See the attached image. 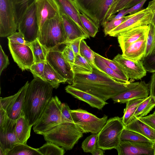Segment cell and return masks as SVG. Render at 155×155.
<instances>
[{
    "mask_svg": "<svg viewBox=\"0 0 155 155\" xmlns=\"http://www.w3.org/2000/svg\"><path fill=\"white\" fill-rule=\"evenodd\" d=\"M103 150L100 148L97 147L91 152V153L93 155H103L104 152Z\"/></svg>",
    "mask_w": 155,
    "mask_h": 155,
    "instance_id": "obj_57",
    "label": "cell"
},
{
    "mask_svg": "<svg viewBox=\"0 0 155 155\" xmlns=\"http://www.w3.org/2000/svg\"><path fill=\"white\" fill-rule=\"evenodd\" d=\"M154 144L152 142H135L123 140H120L115 149L119 155H153Z\"/></svg>",
    "mask_w": 155,
    "mask_h": 155,
    "instance_id": "obj_16",
    "label": "cell"
},
{
    "mask_svg": "<svg viewBox=\"0 0 155 155\" xmlns=\"http://www.w3.org/2000/svg\"><path fill=\"white\" fill-rule=\"evenodd\" d=\"M120 140H127L135 142L152 143L149 139L140 134L128 130L125 127L122 132Z\"/></svg>",
    "mask_w": 155,
    "mask_h": 155,
    "instance_id": "obj_36",
    "label": "cell"
},
{
    "mask_svg": "<svg viewBox=\"0 0 155 155\" xmlns=\"http://www.w3.org/2000/svg\"><path fill=\"white\" fill-rule=\"evenodd\" d=\"M97 134H92L83 141L81 147L86 153H90L97 147Z\"/></svg>",
    "mask_w": 155,
    "mask_h": 155,
    "instance_id": "obj_40",
    "label": "cell"
},
{
    "mask_svg": "<svg viewBox=\"0 0 155 155\" xmlns=\"http://www.w3.org/2000/svg\"><path fill=\"white\" fill-rule=\"evenodd\" d=\"M18 29L11 0H0V37H8Z\"/></svg>",
    "mask_w": 155,
    "mask_h": 155,
    "instance_id": "obj_10",
    "label": "cell"
},
{
    "mask_svg": "<svg viewBox=\"0 0 155 155\" xmlns=\"http://www.w3.org/2000/svg\"><path fill=\"white\" fill-rule=\"evenodd\" d=\"M66 91L71 94L74 97L84 101L91 107L101 109L106 104V101L100 99L89 93L75 88L71 85H68L65 88Z\"/></svg>",
    "mask_w": 155,
    "mask_h": 155,
    "instance_id": "obj_21",
    "label": "cell"
},
{
    "mask_svg": "<svg viewBox=\"0 0 155 155\" xmlns=\"http://www.w3.org/2000/svg\"><path fill=\"white\" fill-rule=\"evenodd\" d=\"M62 104L57 96L52 97L40 118L33 125L35 133L43 135L62 122Z\"/></svg>",
    "mask_w": 155,
    "mask_h": 155,
    "instance_id": "obj_6",
    "label": "cell"
},
{
    "mask_svg": "<svg viewBox=\"0 0 155 155\" xmlns=\"http://www.w3.org/2000/svg\"><path fill=\"white\" fill-rule=\"evenodd\" d=\"M46 61L60 75L66 79L71 85L74 76L71 65L65 59L62 51L58 50L48 51Z\"/></svg>",
    "mask_w": 155,
    "mask_h": 155,
    "instance_id": "obj_11",
    "label": "cell"
},
{
    "mask_svg": "<svg viewBox=\"0 0 155 155\" xmlns=\"http://www.w3.org/2000/svg\"><path fill=\"white\" fill-rule=\"evenodd\" d=\"M153 155H155V143L154 144L153 147Z\"/></svg>",
    "mask_w": 155,
    "mask_h": 155,
    "instance_id": "obj_61",
    "label": "cell"
},
{
    "mask_svg": "<svg viewBox=\"0 0 155 155\" xmlns=\"http://www.w3.org/2000/svg\"><path fill=\"white\" fill-rule=\"evenodd\" d=\"M29 83L27 81L14 94V97L5 110L8 117L12 120H16L22 112L25 97Z\"/></svg>",
    "mask_w": 155,
    "mask_h": 155,
    "instance_id": "obj_19",
    "label": "cell"
},
{
    "mask_svg": "<svg viewBox=\"0 0 155 155\" xmlns=\"http://www.w3.org/2000/svg\"><path fill=\"white\" fill-rule=\"evenodd\" d=\"M9 49L13 58L22 71L29 69L35 63L32 51L28 45L8 42Z\"/></svg>",
    "mask_w": 155,
    "mask_h": 155,
    "instance_id": "obj_12",
    "label": "cell"
},
{
    "mask_svg": "<svg viewBox=\"0 0 155 155\" xmlns=\"http://www.w3.org/2000/svg\"><path fill=\"white\" fill-rule=\"evenodd\" d=\"M149 28L147 38L146 51L145 56L150 54L155 47V28L151 23L149 24Z\"/></svg>",
    "mask_w": 155,
    "mask_h": 155,
    "instance_id": "obj_41",
    "label": "cell"
},
{
    "mask_svg": "<svg viewBox=\"0 0 155 155\" xmlns=\"http://www.w3.org/2000/svg\"><path fill=\"white\" fill-rule=\"evenodd\" d=\"M41 155L37 149L31 147L27 144L18 143L9 150L6 155Z\"/></svg>",
    "mask_w": 155,
    "mask_h": 155,
    "instance_id": "obj_32",
    "label": "cell"
},
{
    "mask_svg": "<svg viewBox=\"0 0 155 155\" xmlns=\"http://www.w3.org/2000/svg\"><path fill=\"white\" fill-rule=\"evenodd\" d=\"M53 87L48 83L35 78L29 83L22 113L32 126L39 120L52 97Z\"/></svg>",
    "mask_w": 155,
    "mask_h": 155,
    "instance_id": "obj_2",
    "label": "cell"
},
{
    "mask_svg": "<svg viewBox=\"0 0 155 155\" xmlns=\"http://www.w3.org/2000/svg\"><path fill=\"white\" fill-rule=\"evenodd\" d=\"M144 67L149 72H155V47L151 52L142 60Z\"/></svg>",
    "mask_w": 155,
    "mask_h": 155,
    "instance_id": "obj_43",
    "label": "cell"
},
{
    "mask_svg": "<svg viewBox=\"0 0 155 155\" xmlns=\"http://www.w3.org/2000/svg\"><path fill=\"white\" fill-rule=\"evenodd\" d=\"M70 113L73 121L82 130L84 133L98 134L107 120L104 115L98 118L93 114L82 109L71 110Z\"/></svg>",
    "mask_w": 155,
    "mask_h": 155,
    "instance_id": "obj_7",
    "label": "cell"
},
{
    "mask_svg": "<svg viewBox=\"0 0 155 155\" xmlns=\"http://www.w3.org/2000/svg\"><path fill=\"white\" fill-rule=\"evenodd\" d=\"M147 97L133 99L126 103V107L124 110V115L122 117L125 126L127 125L134 117V114L137 107Z\"/></svg>",
    "mask_w": 155,
    "mask_h": 155,
    "instance_id": "obj_28",
    "label": "cell"
},
{
    "mask_svg": "<svg viewBox=\"0 0 155 155\" xmlns=\"http://www.w3.org/2000/svg\"><path fill=\"white\" fill-rule=\"evenodd\" d=\"M60 9L80 28L87 38H89L87 31L83 25L79 15L81 13L74 3L72 0H56Z\"/></svg>",
    "mask_w": 155,
    "mask_h": 155,
    "instance_id": "obj_23",
    "label": "cell"
},
{
    "mask_svg": "<svg viewBox=\"0 0 155 155\" xmlns=\"http://www.w3.org/2000/svg\"><path fill=\"white\" fill-rule=\"evenodd\" d=\"M9 64L7 56L5 54L1 45H0V75L2 71L6 68Z\"/></svg>",
    "mask_w": 155,
    "mask_h": 155,
    "instance_id": "obj_49",
    "label": "cell"
},
{
    "mask_svg": "<svg viewBox=\"0 0 155 155\" xmlns=\"http://www.w3.org/2000/svg\"><path fill=\"white\" fill-rule=\"evenodd\" d=\"M71 67L74 74H88L93 71L91 64L80 54L76 56L74 62Z\"/></svg>",
    "mask_w": 155,
    "mask_h": 155,
    "instance_id": "obj_30",
    "label": "cell"
},
{
    "mask_svg": "<svg viewBox=\"0 0 155 155\" xmlns=\"http://www.w3.org/2000/svg\"><path fill=\"white\" fill-rule=\"evenodd\" d=\"M79 16L83 25L90 37H94L98 31L99 27L85 14L80 13Z\"/></svg>",
    "mask_w": 155,
    "mask_h": 155,
    "instance_id": "obj_38",
    "label": "cell"
},
{
    "mask_svg": "<svg viewBox=\"0 0 155 155\" xmlns=\"http://www.w3.org/2000/svg\"><path fill=\"white\" fill-rule=\"evenodd\" d=\"M152 12L155 13V0H153L149 3L147 7Z\"/></svg>",
    "mask_w": 155,
    "mask_h": 155,
    "instance_id": "obj_56",
    "label": "cell"
},
{
    "mask_svg": "<svg viewBox=\"0 0 155 155\" xmlns=\"http://www.w3.org/2000/svg\"><path fill=\"white\" fill-rule=\"evenodd\" d=\"M84 40L83 39L80 43V54L84 58L90 63L92 66L96 65L94 61V52L87 45Z\"/></svg>",
    "mask_w": 155,
    "mask_h": 155,
    "instance_id": "obj_39",
    "label": "cell"
},
{
    "mask_svg": "<svg viewBox=\"0 0 155 155\" xmlns=\"http://www.w3.org/2000/svg\"><path fill=\"white\" fill-rule=\"evenodd\" d=\"M37 38L48 52L57 50L59 45L64 44L66 36L60 12L54 17L45 21L40 30Z\"/></svg>",
    "mask_w": 155,
    "mask_h": 155,
    "instance_id": "obj_4",
    "label": "cell"
},
{
    "mask_svg": "<svg viewBox=\"0 0 155 155\" xmlns=\"http://www.w3.org/2000/svg\"><path fill=\"white\" fill-rule=\"evenodd\" d=\"M113 60L119 65L129 79L139 80L146 75L147 71L141 60L134 61L119 54Z\"/></svg>",
    "mask_w": 155,
    "mask_h": 155,
    "instance_id": "obj_14",
    "label": "cell"
},
{
    "mask_svg": "<svg viewBox=\"0 0 155 155\" xmlns=\"http://www.w3.org/2000/svg\"><path fill=\"white\" fill-rule=\"evenodd\" d=\"M34 0H11L16 20L18 22Z\"/></svg>",
    "mask_w": 155,
    "mask_h": 155,
    "instance_id": "obj_35",
    "label": "cell"
},
{
    "mask_svg": "<svg viewBox=\"0 0 155 155\" xmlns=\"http://www.w3.org/2000/svg\"><path fill=\"white\" fill-rule=\"evenodd\" d=\"M147 37H143L131 44L122 51V55L134 61L142 60L145 55Z\"/></svg>",
    "mask_w": 155,
    "mask_h": 155,
    "instance_id": "obj_22",
    "label": "cell"
},
{
    "mask_svg": "<svg viewBox=\"0 0 155 155\" xmlns=\"http://www.w3.org/2000/svg\"><path fill=\"white\" fill-rule=\"evenodd\" d=\"M125 127L122 118L117 116L107 120L97 134V147L103 150L116 149L120 141L121 134Z\"/></svg>",
    "mask_w": 155,
    "mask_h": 155,
    "instance_id": "obj_5",
    "label": "cell"
},
{
    "mask_svg": "<svg viewBox=\"0 0 155 155\" xmlns=\"http://www.w3.org/2000/svg\"><path fill=\"white\" fill-rule=\"evenodd\" d=\"M127 18V16L118 20H111L107 22L103 26L105 36L109 35L113 30L119 25Z\"/></svg>",
    "mask_w": 155,
    "mask_h": 155,
    "instance_id": "obj_44",
    "label": "cell"
},
{
    "mask_svg": "<svg viewBox=\"0 0 155 155\" xmlns=\"http://www.w3.org/2000/svg\"><path fill=\"white\" fill-rule=\"evenodd\" d=\"M65 60L72 66L74 63L76 55L71 49L66 45L62 51Z\"/></svg>",
    "mask_w": 155,
    "mask_h": 155,
    "instance_id": "obj_48",
    "label": "cell"
},
{
    "mask_svg": "<svg viewBox=\"0 0 155 155\" xmlns=\"http://www.w3.org/2000/svg\"><path fill=\"white\" fill-rule=\"evenodd\" d=\"M126 9H124L120 10L118 12V13L116 15H114L111 18L110 20H118L122 18L126 15Z\"/></svg>",
    "mask_w": 155,
    "mask_h": 155,
    "instance_id": "obj_55",
    "label": "cell"
},
{
    "mask_svg": "<svg viewBox=\"0 0 155 155\" xmlns=\"http://www.w3.org/2000/svg\"><path fill=\"white\" fill-rule=\"evenodd\" d=\"M152 114L154 115L155 116V110L153 112V113Z\"/></svg>",
    "mask_w": 155,
    "mask_h": 155,
    "instance_id": "obj_62",
    "label": "cell"
},
{
    "mask_svg": "<svg viewBox=\"0 0 155 155\" xmlns=\"http://www.w3.org/2000/svg\"><path fill=\"white\" fill-rule=\"evenodd\" d=\"M34 2L40 31L45 21L60 13V9L56 0H34Z\"/></svg>",
    "mask_w": 155,
    "mask_h": 155,
    "instance_id": "obj_15",
    "label": "cell"
},
{
    "mask_svg": "<svg viewBox=\"0 0 155 155\" xmlns=\"http://www.w3.org/2000/svg\"><path fill=\"white\" fill-rule=\"evenodd\" d=\"M83 38L79 39L73 41L66 42L64 44L69 46L73 50L76 56L80 54V47L81 41Z\"/></svg>",
    "mask_w": 155,
    "mask_h": 155,
    "instance_id": "obj_50",
    "label": "cell"
},
{
    "mask_svg": "<svg viewBox=\"0 0 155 155\" xmlns=\"http://www.w3.org/2000/svg\"><path fill=\"white\" fill-rule=\"evenodd\" d=\"M7 117L6 111L2 108H0V126L5 123Z\"/></svg>",
    "mask_w": 155,
    "mask_h": 155,
    "instance_id": "obj_54",
    "label": "cell"
},
{
    "mask_svg": "<svg viewBox=\"0 0 155 155\" xmlns=\"http://www.w3.org/2000/svg\"><path fill=\"white\" fill-rule=\"evenodd\" d=\"M152 17L151 24H152L155 28V13H153Z\"/></svg>",
    "mask_w": 155,
    "mask_h": 155,
    "instance_id": "obj_60",
    "label": "cell"
},
{
    "mask_svg": "<svg viewBox=\"0 0 155 155\" xmlns=\"http://www.w3.org/2000/svg\"><path fill=\"white\" fill-rule=\"evenodd\" d=\"M37 149L41 155H63L65 153L64 148L49 142Z\"/></svg>",
    "mask_w": 155,
    "mask_h": 155,
    "instance_id": "obj_37",
    "label": "cell"
},
{
    "mask_svg": "<svg viewBox=\"0 0 155 155\" xmlns=\"http://www.w3.org/2000/svg\"><path fill=\"white\" fill-rule=\"evenodd\" d=\"M92 67L93 71L91 73L75 74L71 85L104 101L135 87L139 83L120 82L106 74L96 65Z\"/></svg>",
    "mask_w": 155,
    "mask_h": 155,
    "instance_id": "obj_1",
    "label": "cell"
},
{
    "mask_svg": "<svg viewBox=\"0 0 155 155\" xmlns=\"http://www.w3.org/2000/svg\"><path fill=\"white\" fill-rule=\"evenodd\" d=\"M26 45L31 48L34 56L35 63L46 62L48 51L37 38L33 41L27 42Z\"/></svg>",
    "mask_w": 155,
    "mask_h": 155,
    "instance_id": "obj_31",
    "label": "cell"
},
{
    "mask_svg": "<svg viewBox=\"0 0 155 155\" xmlns=\"http://www.w3.org/2000/svg\"><path fill=\"white\" fill-rule=\"evenodd\" d=\"M83 132L74 122H61L43 135L47 142L70 150L83 136Z\"/></svg>",
    "mask_w": 155,
    "mask_h": 155,
    "instance_id": "obj_3",
    "label": "cell"
},
{
    "mask_svg": "<svg viewBox=\"0 0 155 155\" xmlns=\"http://www.w3.org/2000/svg\"><path fill=\"white\" fill-rule=\"evenodd\" d=\"M71 110V109L67 104L62 103L61 111L62 122H74L70 113Z\"/></svg>",
    "mask_w": 155,
    "mask_h": 155,
    "instance_id": "obj_46",
    "label": "cell"
},
{
    "mask_svg": "<svg viewBox=\"0 0 155 155\" xmlns=\"http://www.w3.org/2000/svg\"><path fill=\"white\" fill-rule=\"evenodd\" d=\"M16 120L8 116L4 124L0 126V155H6L8 151L19 143L15 131Z\"/></svg>",
    "mask_w": 155,
    "mask_h": 155,
    "instance_id": "obj_13",
    "label": "cell"
},
{
    "mask_svg": "<svg viewBox=\"0 0 155 155\" xmlns=\"http://www.w3.org/2000/svg\"><path fill=\"white\" fill-rule=\"evenodd\" d=\"M147 0H143L131 7L127 9L126 15L134 13L143 9V7Z\"/></svg>",
    "mask_w": 155,
    "mask_h": 155,
    "instance_id": "obj_51",
    "label": "cell"
},
{
    "mask_svg": "<svg viewBox=\"0 0 155 155\" xmlns=\"http://www.w3.org/2000/svg\"><path fill=\"white\" fill-rule=\"evenodd\" d=\"M95 63L96 66L106 74L116 80L118 81L124 83H128L130 81H127L122 77L118 74L109 68L104 62L98 56L97 53L94 52Z\"/></svg>",
    "mask_w": 155,
    "mask_h": 155,
    "instance_id": "obj_34",
    "label": "cell"
},
{
    "mask_svg": "<svg viewBox=\"0 0 155 155\" xmlns=\"http://www.w3.org/2000/svg\"><path fill=\"white\" fill-rule=\"evenodd\" d=\"M125 127L140 134L155 143V130L138 118L134 117Z\"/></svg>",
    "mask_w": 155,
    "mask_h": 155,
    "instance_id": "obj_24",
    "label": "cell"
},
{
    "mask_svg": "<svg viewBox=\"0 0 155 155\" xmlns=\"http://www.w3.org/2000/svg\"><path fill=\"white\" fill-rule=\"evenodd\" d=\"M120 0H114L113 4L111 5V6L109 8V9L108 10L107 12H108L109 11H110L111 9H112L117 4V3Z\"/></svg>",
    "mask_w": 155,
    "mask_h": 155,
    "instance_id": "obj_59",
    "label": "cell"
},
{
    "mask_svg": "<svg viewBox=\"0 0 155 155\" xmlns=\"http://www.w3.org/2000/svg\"><path fill=\"white\" fill-rule=\"evenodd\" d=\"M149 28L147 26L135 27L123 32L117 37L118 41L122 51L131 44L147 36Z\"/></svg>",
    "mask_w": 155,
    "mask_h": 155,
    "instance_id": "obj_18",
    "label": "cell"
},
{
    "mask_svg": "<svg viewBox=\"0 0 155 155\" xmlns=\"http://www.w3.org/2000/svg\"><path fill=\"white\" fill-rule=\"evenodd\" d=\"M80 12L84 14L95 23L94 13L101 0H72Z\"/></svg>",
    "mask_w": 155,
    "mask_h": 155,
    "instance_id": "obj_27",
    "label": "cell"
},
{
    "mask_svg": "<svg viewBox=\"0 0 155 155\" xmlns=\"http://www.w3.org/2000/svg\"><path fill=\"white\" fill-rule=\"evenodd\" d=\"M46 62L34 63L31 66L30 70L34 78H41L44 73Z\"/></svg>",
    "mask_w": 155,
    "mask_h": 155,
    "instance_id": "obj_45",
    "label": "cell"
},
{
    "mask_svg": "<svg viewBox=\"0 0 155 155\" xmlns=\"http://www.w3.org/2000/svg\"><path fill=\"white\" fill-rule=\"evenodd\" d=\"M149 93V84L142 81L135 87L120 93L112 99L115 103H126L130 100L147 97Z\"/></svg>",
    "mask_w": 155,
    "mask_h": 155,
    "instance_id": "obj_17",
    "label": "cell"
},
{
    "mask_svg": "<svg viewBox=\"0 0 155 155\" xmlns=\"http://www.w3.org/2000/svg\"><path fill=\"white\" fill-rule=\"evenodd\" d=\"M60 14L65 34L64 43L80 38H87L79 26L61 9Z\"/></svg>",
    "mask_w": 155,
    "mask_h": 155,
    "instance_id": "obj_20",
    "label": "cell"
},
{
    "mask_svg": "<svg viewBox=\"0 0 155 155\" xmlns=\"http://www.w3.org/2000/svg\"><path fill=\"white\" fill-rule=\"evenodd\" d=\"M149 84L150 95L151 96L155 102V72L151 76Z\"/></svg>",
    "mask_w": 155,
    "mask_h": 155,
    "instance_id": "obj_53",
    "label": "cell"
},
{
    "mask_svg": "<svg viewBox=\"0 0 155 155\" xmlns=\"http://www.w3.org/2000/svg\"><path fill=\"white\" fill-rule=\"evenodd\" d=\"M42 80L49 83L54 88H58L60 83L67 82V80L60 75L46 61L44 73L41 78Z\"/></svg>",
    "mask_w": 155,
    "mask_h": 155,
    "instance_id": "obj_26",
    "label": "cell"
},
{
    "mask_svg": "<svg viewBox=\"0 0 155 155\" xmlns=\"http://www.w3.org/2000/svg\"><path fill=\"white\" fill-rule=\"evenodd\" d=\"M153 14L147 8L127 16L119 25L109 34L110 36L117 37L120 34L135 27L147 26L151 23Z\"/></svg>",
    "mask_w": 155,
    "mask_h": 155,
    "instance_id": "obj_9",
    "label": "cell"
},
{
    "mask_svg": "<svg viewBox=\"0 0 155 155\" xmlns=\"http://www.w3.org/2000/svg\"><path fill=\"white\" fill-rule=\"evenodd\" d=\"M142 0H132L127 6L126 9L131 7Z\"/></svg>",
    "mask_w": 155,
    "mask_h": 155,
    "instance_id": "obj_58",
    "label": "cell"
},
{
    "mask_svg": "<svg viewBox=\"0 0 155 155\" xmlns=\"http://www.w3.org/2000/svg\"><path fill=\"white\" fill-rule=\"evenodd\" d=\"M99 58L104 62L109 68L118 74L122 77L127 81H129V79L124 71L117 63L114 60L105 58L97 53Z\"/></svg>",
    "mask_w": 155,
    "mask_h": 155,
    "instance_id": "obj_42",
    "label": "cell"
},
{
    "mask_svg": "<svg viewBox=\"0 0 155 155\" xmlns=\"http://www.w3.org/2000/svg\"><path fill=\"white\" fill-rule=\"evenodd\" d=\"M18 30L24 35L27 42L38 38L39 29L34 1L28 7L18 22Z\"/></svg>",
    "mask_w": 155,
    "mask_h": 155,
    "instance_id": "obj_8",
    "label": "cell"
},
{
    "mask_svg": "<svg viewBox=\"0 0 155 155\" xmlns=\"http://www.w3.org/2000/svg\"><path fill=\"white\" fill-rule=\"evenodd\" d=\"M155 107V102L153 97L149 95L137 107L134 117L137 118L146 116Z\"/></svg>",
    "mask_w": 155,
    "mask_h": 155,
    "instance_id": "obj_33",
    "label": "cell"
},
{
    "mask_svg": "<svg viewBox=\"0 0 155 155\" xmlns=\"http://www.w3.org/2000/svg\"><path fill=\"white\" fill-rule=\"evenodd\" d=\"M8 42L10 43L26 44L27 42L25 40L23 35L21 32H15L7 37Z\"/></svg>",
    "mask_w": 155,
    "mask_h": 155,
    "instance_id": "obj_47",
    "label": "cell"
},
{
    "mask_svg": "<svg viewBox=\"0 0 155 155\" xmlns=\"http://www.w3.org/2000/svg\"><path fill=\"white\" fill-rule=\"evenodd\" d=\"M114 0H101L97 6L94 13L95 23L99 27L102 26L106 15Z\"/></svg>",
    "mask_w": 155,
    "mask_h": 155,
    "instance_id": "obj_29",
    "label": "cell"
},
{
    "mask_svg": "<svg viewBox=\"0 0 155 155\" xmlns=\"http://www.w3.org/2000/svg\"><path fill=\"white\" fill-rule=\"evenodd\" d=\"M32 127L21 112L16 120L15 124L16 133L19 143L27 144L30 136Z\"/></svg>",
    "mask_w": 155,
    "mask_h": 155,
    "instance_id": "obj_25",
    "label": "cell"
},
{
    "mask_svg": "<svg viewBox=\"0 0 155 155\" xmlns=\"http://www.w3.org/2000/svg\"><path fill=\"white\" fill-rule=\"evenodd\" d=\"M138 119L155 130V116L152 114Z\"/></svg>",
    "mask_w": 155,
    "mask_h": 155,
    "instance_id": "obj_52",
    "label": "cell"
}]
</instances>
